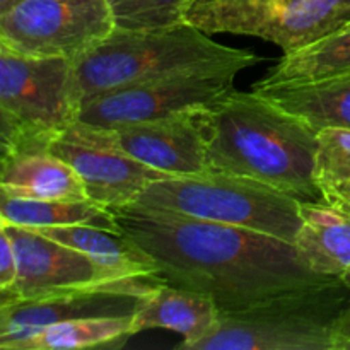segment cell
I'll use <instances>...</instances> for the list:
<instances>
[{
    "label": "cell",
    "instance_id": "15",
    "mask_svg": "<svg viewBox=\"0 0 350 350\" xmlns=\"http://www.w3.org/2000/svg\"><path fill=\"white\" fill-rule=\"evenodd\" d=\"M0 191L27 200H91L74 167L48 149L0 159Z\"/></svg>",
    "mask_w": 350,
    "mask_h": 350
},
{
    "label": "cell",
    "instance_id": "7",
    "mask_svg": "<svg viewBox=\"0 0 350 350\" xmlns=\"http://www.w3.org/2000/svg\"><path fill=\"white\" fill-rule=\"evenodd\" d=\"M183 21L208 34L260 38L289 55L350 24V0H193Z\"/></svg>",
    "mask_w": 350,
    "mask_h": 350
},
{
    "label": "cell",
    "instance_id": "16",
    "mask_svg": "<svg viewBox=\"0 0 350 350\" xmlns=\"http://www.w3.org/2000/svg\"><path fill=\"white\" fill-rule=\"evenodd\" d=\"M294 246L311 272L340 277L350 267V208L301 202V228Z\"/></svg>",
    "mask_w": 350,
    "mask_h": 350
},
{
    "label": "cell",
    "instance_id": "12",
    "mask_svg": "<svg viewBox=\"0 0 350 350\" xmlns=\"http://www.w3.org/2000/svg\"><path fill=\"white\" fill-rule=\"evenodd\" d=\"M211 109H185L159 120L111 129L120 149L170 176L211 173Z\"/></svg>",
    "mask_w": 350,
    "mask_h": 350
},
{
    "label": "cell",
    "instance_id": "19",
    "mask_svg": "<svg viewBox=\"0 0 350 350\" xmlns=\"http://www.w3.org/2000/svg\"><path fill=\"white\" fill-rule=\"evenodd\" d=\"M350 74V24L323 40L284 55L256 85L308 84Z\"/></svg>",
    "mask_w": 350,
    "mask_h": 350
},
{
    "label": "cell",
    "instance_id": "17",
    "mask_svg": "<svg viewBox=\"0 0 350 350\" xmlns=\"http://www.w3.org/2000/svg\"><path fill=\"white\" fill-rule=\"evenodd\" d=\"M253 91L303 118L314 130L325 126L350 129V74L308 84H255Z\"/></svg>",
    "mask_w": 350,
    "mask_h": 350
},
{
    "label": "cell",
    "instance_id": "26",
    "mask_svg": "<svg viewBox=\"0 0 350 350\" xmlns=\"http://www.w3.org/2000/svg\"><path fill=\"white\" fill-rule=\"evenodd\" d=\"M14 2H17V0H0V12H2V10H5L7 7L12 5Z\"/></svg>",
    "mask_w": 350,
    "mask_h": 350
},
{
    "label": "cell",
    "instance_id": "2",
    "mask_svg": "<svg viewBox=\"0 0 350 350\" xmlns=\"http://www.w3.org/2000/svg\"><path fill=\"white\" fill-rule=\"evenodd\" d=\"M211 171L262 181L299 202H323L314 185L318 130L258 92L232 91L211 109Z\"/></svg>",
    "mask_w": 350,
    "mask_h": 350
},
{
    "label": "cell",
    "instance_id": "1",
    "mask_svg": "<svg viewBox=\"0 0 350 350\" xmlns=\"http://www.w3.org/2000/svg\"><path fill=\"white\" fill-rule=\"evenodd\" d=\"M111 211L167 284L211 296L221 313L330 279L311 272L294 245L253 229L132 205Z\"/></svg>",
    "mask_w": 350,
    "mask_h": 350
},
{
    "label": "cell",
    "instance_id": "21",
    "mask_svg": "<svg viewBox=\"0 0 350 350\" xmlns=\"http://www.w3.org/2000/svg\"><path fill=\"white\" fill-rule=\"evenodd\" d=\"M314 185L321 198L335 207L350 205V129L325 126L318 130Z\"/></svg>",
    "mask_w": 350,
    "mask_h": 350
},
{
    "label": "cell",
    "instance_id": "22",
    "mask_svg": "<svg viewBox=\"0 0 350 350\" xmlns=\"http://www.w3.org/2000/svg\"><path fill=\"white\" fill-rule=\"evenodd\" d=\"M116 27L146 29L185 23L183 14L191 0H108Z\"/></svg>",
    "mask_w": 350,
    "mask_h": 350
},
{
    "label": "cell",
    "instance_id": "14",
    "mask_svg": "<svg viewBox=\"0 0 350 350\" xmlns=\"http://www.w3.org/2000/svg\"><path fill=\"white\" fill-rule=\"evenodd\" d=\"M219 317L221 310L211 296L164 282L140 299L132 318V335L164 328L183 337L176 349L188 350L215 330Z\"/></svg>",
    "mask_w": 350,
    "mask_h": 350
},
{
    "label": "cell",
    "instance_id": "18",
    "mask_svg": "<svg viewBox=\"0 0 350 350\" xmlns=\"http://www.w3.org/2000/svg\"><path fill=\"white\" fill-rule=\"evenodd\" d=\"M0 221L23 228L94 226L122 232L115 212L92 200H27L0 191Z\"/></svg>",
    "mask_w": 350,
    "mask_h": 350
},
{
    "label": "cell",
    "instance_id": "6",
    "mask_svg": "<svg viewBox=\"0 0 350 350\" xmlns=\"http://www.w3.org/2000/svg\"><path fill=\"white\" fill-rule=\"evenodd\" d=\"M132 207L239 226L291 245L301 228V202L297 198L262 181L219 171L154 181Z\"/></svg>",
    "mask_w": 350,
    "mask_h": 350
},
{
    "label": "cell",
    "instance_id": "8",
    "mask_svg": "<svg viewBox=\"0 0 350 350\" xmlns=\"http://www.w3.org/2000/svg\"><path fill=\"white\" fill-rule=\"evenodd\" d=\"M115 27L108 0H17L0 12V44L23 55L74 62Z\"/></svg>",
    "mask_w": 350,
    "mask_h": 350
},
{
    "label": "cell",
    "instance_id": "10",
    "mask_svg": "<svg viewBox=\"0 0 350 350\" xmlns=\"http://www.w3.org/2000/svg\"><path fill=\"white\" fill-rule=\"evenodd\" d=\"M48 150L74 167L92 202L108 208L129 207L150 183L170 178L120 149L111 129L81 120L64 130Z\"/></svg>",
    "mask_w": 350,
    "mask_h": 350
},
{
    "label": "cell",
    "instance_id": "11",
    "mask_svg": "<svg viewBox=\"0 0 350 350\" xmlns=\"http://www.w3.org/2000/svg\"><path fill=\"white\" fill-rule=\"evenodd\" d=\"M0 226L9 232L16 248L17 280L14 291L21 299H44L82 291H111L139 296L129 287L108 282L99 267L79 250L34 229L2 221Z\"/></svg>",
    "mask_w": 350,
    "mask_h": 350
},
{
    "label": "cell",
    "instance_id": "23",
    "mask_svg": "<svg viewBox=\"0 0 350 350\" xmlns=\"http://www.w3.org/2000/svg\"><path fill=\"white\" fill-rule=\"evenodd\" d=\"M17 280V255L9 232L0 226V291H14Z\"/></svg>",
    "mask_w": 350,
    "mask_h": 350
},
{
    "label": "cell",
    "instance_id": "5",
    "mask_svg": "<svg viewBox=\"0 0 350 350\" xmlns=\"http://www.w3.org/2000/svg\"><path fill=\"white\" fill-rule=\"evenodd\" d=\"M350 303L340 277L310 284L238 311L188 350H330L334 321Z\"/></svg>",
    "mask_w": 350,
    "mask_h": 350
},
{
    "label": "cell",
    "instance_id": "28",
    "mask_svg": "<svg viewBox=\"0 0 350 350\" xmlns=\"http://www.w3.org/2000/svg\"><path fill=\"white\" fill-rule=\"evenodd\" d=\"M349 208H350V205H349Z\"/></svg>",
    "mask_w": 350,
    "mask_h": 350
},
{
    "label": "cell",
    "instance_id": "9",
    "mask_svg": "<svg viewBox=\"0 0 350 350\" xmlns=\"http://www.w3.org/2000/svg\"><path fill=\"white\" fill-rule=\"evenodd\" d=\"M239 68H214L154 79L89 99L79 120L103 129L166 118L185 109H212L234 91Z\"/></svg>",
    "mask_w": 350,
    "mask_h": 350
},
{
    "label": "cell",
    "instance_id": "20",
    "mask_svg": "<svg viewBox=\"0 0 350 350\" xmlns=\"http://www.w3.org/2000/svg\"><path fill=\"white\" fill-rule=\"evenodd\" d=\"M132 318L133 314H120L60 321L17 342L10 350L120 349L130 337H133Z\"/></svg>",
    "mask_w": 350,
    "mask_h": 350
},
{
    "label": "cell",
    "instance_id": "25",
    "mask_svg": "<svg viewBox=\"0 0 350 350\" xmlns=\"http://www.w3.org/2000/svg\"><path fill=\"white\" fill-rule=\"evenodd\" d=\"M340 279H342V282H344L345 286H347L349 289H350V267H349L347 270H345L344 273H342V275H340Z\"/></svg>",
    "mask_w": 350,
    "mask_h": 350
},
{
    "label": "cell",
    "instance_id": "24",
    "mask_svg": "<svg viewBox=\"0 0 350 350\" xmlns=\"http://www.w3.org/2000/svg\"><path fill=\"white\" fill-rule=\"evenodd\" d=\"M330 350H350V303L334 321L330 332Z\"/></svg>",
    "mask_w": 350,
    "mask_h": 350
},
{
    "label": "cell",
    "instance_id": "27",
    "mask_svg": "<svg viewBox=\"0 0 350 350\" xmlns=\"http://www.w3.org/2000/svg\"><path fill=\"white\" fill-rule=\"evenodd\" d=\"M191 2H193V0H191ZM191 2H190V3H191Z\"/></svg>",
    "mask_w": 350,
    "mask_h": 350
},
{
    "label": "cell",
    "instance_id": "13",
    "mask_svg": "<svg viewBox=\"0 0 350 350\" xmlns=\"http://www.w3.org/2000/svg\"><path fill=\"white\" fill-rule=\"evenodd\" d=\"M140 299L142 297L111 291H82L44 299H19L0 304V349L10 350L17 342L60 321L133 314Z\"/></svg>",
    "mask_w": 350,
    "mask_h": 350
},
{
    "label": "cell",
    "instance_id": "3",
    "mask_svg": "<svg viewBox=\"0 0 350 350\" xmlns=\"http://www.w3.org/2000/svg\"><path fill=\"white\" fill-rule=\"evenodd\" d=\"M263 62L248 50L226 46L188 23L146 29L115 27L103 43L74 60L82 105L115 89L154 79L214 68H245Z\"/></svg>",
    "mask_w": 350,
    "mask_h": 350
},
{
    "label": "cell",
    "instance_id": "4",
    "mask_svg": "<svg viewBox=\"0 0 350 350\" xmlns=\"http://www.w3.org/2000/svg\"><path fill=\"white\" fill-rule=\"evenodd\" d=\"M74 62L0 44V159L48 149L81 115Z\"/></svg>",
    "mask_w": 350,
    "mask_h": 350
}]
</instances>
